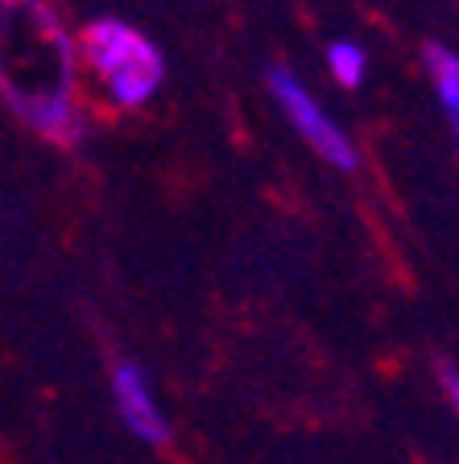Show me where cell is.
Wrapping results in <instances>:
<instances>
[{"mask_svg": "<svg viewBox=\"0 0 459 464\" xmlns=\"http://www.w3.org/2000/svg\"><path fill=\"white\" fill-rule=\"evenodd\" d=\"M422 67H426V79H431V92L439 100L443 116L451 125V137H455V154H459V54L443 42H426L422 46Z\"/></svg>", "mask_w": 459, "mask_h": 464, "instance_id": "5b68a950", "label": "cell"}, {"mask_svg": "<svg viewBox=\"0 0 459 464\" xmlns=\"http://www.w3.org/2000/svg\"><path fill=\"white\" fill-rule=\"evenodd\" d=\"M79 63L96 79L100 96L120 112L145 108L166 83V58L137 25L120 17L87 21L75 42Z\"/></svg>", "mask_w": 459, "mask_h": 464, "instance_id": "7a4b0ae2", "label": "cell"}, {"mask_svg": "<svg viewBox=\"0 0 459 464\" xmlns=\"http://www.w3.org/2000/svg\"><path fill=\"white\" fill-rule=\"evenodd\" d=\"M439 390H443V398H447V406L455 411V419H459V365H451V361H439Z\"/></svg>", "mask_w": 459, "mask_h": 464, "instance_id": "52a82bcc", "label": "cell"}, {"mask_svg": "<svg viewBox=\"0 0 459 464\" xmlns=\"http://www.w3.org/2000/svg\"><path fill=\"white\" fill-rule=\"evenodd\" d=\"M79 50L50 0H0V100L25 129L75 150L87 137Z\"/></svg>", "mask_w": 459, "mask_h": 464, "instance_id": "6da1fadb", "label": "cell"}, {"mask_svg": "<svg viewBox=\"0 0 459 464\" xmlns=\"http://www.w3.org/2000/svg\"><path fill=\"white\" fill-rule=\"evenodd\" d=\"M112 398H116V415H120V423H125L137 440H145L149 448L170 444L174 427H170V419L162 415V406H158V398H153V386H149V377H145L141 365L120 361V365L112 369Z\"/></svg>", "mask_w": 459, "mask_h": 464, "instance_id": "277c9868", "label": "cell"}, {"mask_svg": "<svg viewBox=\"0 0 459 464\" xmlns=\"http://www.w3.org/2000/svg\"><path fill=\"white\" fill-rule=\"evenodd\" d=\"M265 87H269V96H273V104L282 108V116H286V125L294 129L327 166H335V170H356V166H360V154H356V141L348 137V129L319 104V96L294 71L269 67Z\"/></svg>", "mask_w": 459, "mask_h": 464, "instance_id": "3957f363", "label": "cell"}, {"mask_svg": "<svg viewBox=\"0 0 459 464\" xmlns=\"http://www.w3.org/2000/svg\"><path fill=\"white\" fill-rule=\"evenodd\" d=\"M327 71H331V79L339 87L356 92V87L364 83V75H368V54H364L360 42L339 38V42H331V46H327Z\"/></svg>", "mask_w": 459, "mask_h": 464, "instance_id": "8992f818", "label": "cell"}]
</instances>
